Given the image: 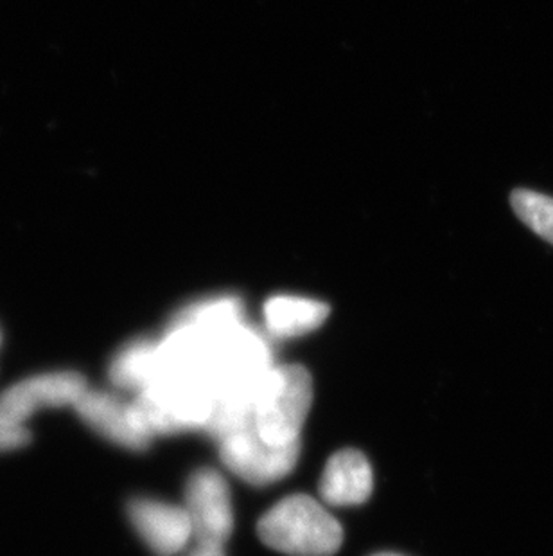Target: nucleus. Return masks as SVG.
Here are the masks:
<instances>
[{
  "label": "nucleus",
  "instance_id": "nucleus-16",
  "mask_svg": "<svg viewBox=\"0 0 553 556\" xmlns=\"http://www.w3.org/2000/svg\"><path fill=\"white\" fill-rule=\"evenodd\" d=\"M374 556H401V555H394V553H380V555Z\"/></svg>",
  "mask_w": 553,
  "mask_h": 556
},
{
  "label": "nucleus",
  "instance_id": "nucleus-3",
  "mask_svg": "<svg viewBox=\"0 0 553 556\" xmlns=\"http://www.w3.org/2000/svg\"><path fill=\"white\" fill-rule=\"evenodd\" d=\"M272 368L267 342L243 323L209 342V371L218 396L248 400L254 404L262 378Z\"/></svg>",
  "mask_w": 553,
  "mask_h": 556
},
{
  "label": "nucleus",
  "instance_id": "nucleus-11",
  "mask_svg": "<svg viewBox=\"0 0 553 556\" xmlns=\"http://www.w3.org/2000/svg\"><path fill=\"white\" fill-rule=\"evenodd\" d=\"M157 375V344L150 341L130 342L123 348L111 366L112 382L128 391H142Z\"/></svg>",
  "mask_w": 553,
  "mask_h": 556
},
{
  "label": "nucleus",
  "instance_id": "nucleus-14",
  "mask_svg": "<svg viewBox=\"0 0 553 556\" xmlns=\"http://www.w3.org/2000/svg\"><path fill=\"white\" fill-rule=\"evenodd\" d=\"M31 434L26 426H18L0 416V452H10L27 445Z\"/></svg>",
  "mask_w": 553,
  "mask_h": 556
},
{
  "label": "nucleus",
  "instance_id": "nucleus-2",
  "mask_svg": "<svg viewBox=\"0 0 553 556\" xmlns=\"http://www.w3.org/2000/svg\"><path fill=\"white\" fill-rule=\"evenodd\" d=\"M313 402V380L303 366H279L267 372L254 399V426L262 440L286 445L300 440Z\"/></svg>",
  "mask_w": 553,
  "mask_h": 556
},
{
  "label": "nucleus",
  "instance_id": "nucleus-5",
  "mask_svg": "<svg viewBox=\"0 0 553 556\" xmlns=\"http://www.w3.org/2000/svg\"><path fill=\"white\" fill-rule=\"evenodd\" d=\"M87 389V380L79 372H43L29 377L13 383L0 394V416L18 426H26L38 410L67 405L74 407Z\"/></svg>",
  "mask_w": 553,
  "mask_h": 556
},
{
  "label": "nucleus",
  "instance_id": "nucleus-7",
  "mask_svg": "<svg viewBox=\"0 0 553 556\" xmlns=\"http://www.w3.org/2000/svg\"><path fill=\"white\" fill-rule=\"evenodd\" d=\"M74 409L98 434L130 451H146L152 435L141 426L133 404H126L114 394L87 389Z\"/></svg>",
  "mask_w": 553,
  "mask_h": 556
},
{
  "label": "nucleus",
  "instance_id": "nucleus-9",
  "mask_svg": "<svg viewBox=\"0 0 553 556\" xmlns=\"http://www.w3.org/2000/svg\"><path fill=\"white\" fill-rule=\"evenodd\" d=\"M372 468L361 452L339 451L330 457L320 479V495L333 506H358L371 497Z\"/></svg>",
  "mask_w": 553,
  "mask_h": 556
},
{
  "label": "nucleus",
  "instance_id": "nucleus-13",
  "mask_svg": "<svg viewBox=\"0 0 553 556\" xmlns=\"http://www.w3.org/2000/svg\"><path fill=\"white\" fill-rule=\"evenodd\" d=\"M512 210L536 235L553 245V199L530 189H516L511 194Z\"/></svg>",
  "mask_w": 553,
  "mask_h": 556
},
{
  "label": "nucleus",
  "instance_id": "nucleus-12",
  "mask_svg": "<svg viewBox=\"0 0 553 556\" xmlns=\"http://www.w3.org/2000/svg\"><path fill=\"white\" fill-rule=\"evenodd\" d=\"M175 323L191 325L204 333L207 341L221 336L223 331L230 330L232 326L241 323V305L235 300H216L209 303L189 308L185 314L180 315Z\"/></svg>",
  "mask_w": 553,
  "mask_h": 556
},
{
  "label": "nucleus",
  "instance_id": "nucleus-8",
  "mask_svg": "<svg viewBox=\"0 0 553 556\" xmlns=\"http://www.w3.org/2000/svg\"><path fill=\"white\" fill-rule=\"evenodd\" d=\"M131 525L142 541L158 556L182 552L193 536V525L188 509L150 498H137L128 506Z\"/></svg>",
  "mask_w": 553,
  "mask_h": 556
},
{
  "label": "nucleus",
  "instance_id": "nucleus-15",
  "mask_svg": "<svg viewBox=\"0 0 553 556\" xmlns=\"http://www.w3.org/2000/svg\"><path fill=\"white\" fill-rule=\"evenodd\" d=\"M191 556H224L223 546H216V544H198L194 547Z\"/></svg>",
  "mask_w": 553,
  "mask_h": 556
},
{
  "label": "nucleus",
  "instance_id": "nucleus-1",
  "mask_svg": "<svg viewBox=\"0 0 553 556\" xmlns=\"http://www.w3.org/2000/svg\"><path fill=\"white\" fill-rule=\"evenodd\" d=\"M257 533L268 547L292 556H331L344 542L338 520L308 495L282 498L262 515Z\"/></svg>",
  "mask_w": 553,
  "mask_h": 556
},
{
  "label": "nucleus",
  "instance_id": "nucleus-6",
  "mask_svg": "<svg viewBox=\"0 0 553 556\" xmlns=\"http://www.w3.org/2000/svg\"><path fill=\"white\" fill-rule=\"evenodd\" d=\"M185 509L198 544L223 546L234 528L229 484L220 472L202 468L189 479Z\"/></svg>",
  "mask_w": 553,
  "mask_h": 556
},
{
  "label": "nucleus",
  "instance_id": "nucleus-10",
  "mask_svg": "<svg viewBox=\"0 0 553 556\" xmlns=\"http://www.w3.org/2000/svg\"><path fill=\"white\" fill-rule=\"evenodd\" d=\"M330 315V306L320 301L276 295L265 305L268 330L276 337H298L317 330Z\"/></svg>",
  "mask_w": 553,
  "mask_h": 556
},
{
  "label": "nucleus",
  "instance_id": "nucleus-4",
  "mask_svg": "<svg viewBox=\"0 0 553 556\" xmlns=\"http://www.w3.org/2000/svg\"><path fill=\"white\" fill-rule=\"evenodd\" d=\"M300 440L273 445L262 440L256 427L235 432L220 441L224 467L246 483L265 486L286 478L300 456Z\"/></svg>",
  "mask_w": 553,
  "mask_h": 556
}]
</instances>
